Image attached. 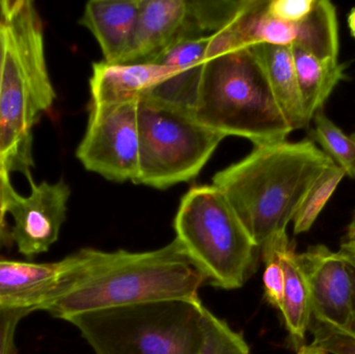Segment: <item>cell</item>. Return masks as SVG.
<instances>
[{"label": "cell", "instance_id": "obj_1", "mask_svg": "<svg viewBox=\"0 0 355 354\" xmlns=\"http://www.w3.org/2000/svg\"><path fill=\"white\" fill-rule=\"evenodd\" d=\"M62 294L43 311L62 320L78 314L173 299H198L204 274L175 238L155 251L81 249Z\"/></svg>", "mask_w": 355, "mask_h": 354}, {"label": "cell", "instance_id": "obj_2", "mask_svg": "<svg viewBox=\"0 0 355 354\" xmlns=\"http://www.w3.org/2000/svg\"><path fill=\"white\" fill-rule=\"evenodd\" d=\"M335 162L310 139L254 145L245 158L220 170L223 193L259 247L287 232L306 195Z\"/></svg>", "mask_w": 355, "mask_h": 354}, {"label": "cell", "instance_id": "obj_3", "mask_svg": "<svg viewBox=\"0 0 355 354\" xmlns=\"http://www.w3.org/2000/svg\"><path fill=\"white\" fill-rule=\"evenodd\" d=\"M6 52L0 94V168L33 182V130L56 95L46 64L43 25L29 0L0 1Z\"/></svg>", "mask_w": 355, "mask_h": 354}, {"label": "cell", "instance_id": "obj_4", "mask_svg": "<svg viewBox=\"0 0 355 354\" xmlns=\"http://www.w3.org/2000/svg\"><path fill=\"white\" fill-rule=\"evenodd\" d=\"M192 112L219 134L244 137L254 145L282 143L292 132L252 46L207 58Z\"/></svg>", "mask_w": 355, "mask_h": 354}, {"label": "cell", "instance_id": "obj_5", "mask_svg": "<svg viewBox=\"0 0 355 354\" xmlns=\"http://www.w3.org/2000/svg\"><path fill=\"white\" fill-rule=\"evenodd\" d=\"M208 312L198 297L110 308L67 321L96 354H198Z\"/></svg>", "mask_w": 355, "mask_h": 354}, {"label": "cell", "instance_id": "obj_6", "mask_svg": "<svg viewBox=\"0 0 355 354\" xmlns=\"http://www.w3.org/2000/svg\"><path fill=\"white\" fill-rule=\"evenodd\" d=\"M174 229L188 257L213 286L241 288L254 272L260 247L214 185L189 189L182 197Z\"/></svg>", "mask_w": 355, "mask_h": 354}, {"label": "cell", "instance_id": "obj_7", "mask_svg": "<svg viewBox=\"0 0 355 354\" xmlns=\"http://www.w3.org/2000/svg\"><path fill=\"white\" fill-rule=\"evenodd\" d=\"M139 170L135 184L166 189L198 177L225 136L191 109L152 96L137 102Z\"/></svg>", "mask_w": 355, "mask_h": 354}, {"label": "cell", "instance_id": "obj_8", "mask_svg": "<svg viewBox=\"0 0 355 354\" xmlns=\"http://www.w3.org/2000/svg\"><path fill=\"white\" fill-rule=\"evenodd\" d=\"M266 3L267 0H250L231 26L213 35V49L223 52L266 44L300 48L319 57L339 60V24L337 10L331 1L318 0L312 14L302 22H286L269 16Z\"/></svg>", "mask_w": 355, "mask_h": 354}, {"label": "cell", "instance_id": "obj_9", "mask_svg": "<svg viewBox=\"0 0 355 354\" xmlns=\"http://www.w3.org/2000/svg\"><path fill=\"white\" fill-rule=\"evenodd\" d=\"M137 102L94 104L76 157L85 170L114 182L133 183L139 176Z\"/></svg>", "mask_w": 355, "mask_h": 354}, {"label": "cell", "instance_id": "obj_10", "mask_svg": "<svg viewBox=\"0 0 355 354\" xmlns=\"http://www.w3.org/2000/svg\"><path fill=\"white\" fill-rule=\"evenodd\" d=\"M29 184L28 197H21L12 187L10 189L6 210L14 220L12 241L23 256L31 259L49 251L58 241L66 222L71 189L64 180L39 185L33 181Z\"/></svg>", "mask_w": 355, "mask_h": 354}, {"label": "cell", "instance_id": "obj_11", "mask_svg": "<svg viewBox=\"0 0 355 354\" xmlns=\"http://www.w3.org/2000/svg\"><path fill=\"white\" fill-rule=\"evenodd\" d=\"M298 260L308 278L312 318L340 330L354 321V284L349 264L341 251L325 245H312Z\"/></svg>", "mask_w": 355, "mask_h": 354}, {"label": "cell", "instance_id": "obj_12", "mask_svg": "<svg viewBox=\"0 0 355 354\" xmlns=\"http://www.w3.org/2000/svg\"><path fill=\"white\" fill-rule=\"evenodd\" d=\"M71 265V256L48 263L0 258V308L43 311L64 290Z\"/></svg>", "mask_w": 355, "mask_h": 354}, {"label": "cell", "instance_id": "obj_13", "mask_svg": "<svg viewBox=\"0 0 355 354\" xmlns=\"http://www.w3.org/2000/svg\"><path fill=\"white\" fill-rule=\"evenodd\" d=\"M204 37L188 17L187 0H139V19L124 64L152 62L181 39Z\"/></svg>", "mask_w": 355, "mask_h": 354}, {"label": "cell", "instance_id": "obj_14", "mask_svg": "<svg viewBox=\"0 0 355 354\" xmlns=\"http://www.w3.org/2000/svg\"><path fill=\"white\" fill-rule=\"evenodd\" d=\"M172 75V70L152 62L112 64L95 62L89 79L94 104L139 101L150 96Z\"/></svg>", "mask_w": 355, "mask_h": 354}, {"label": "cell", "instance_id": "obj_15", "mask_svg": "<svg viewBox=\"0 0 355 354\" xmlns=\"http://www.w3.org/2000/svg\"><path fill=\"white\" fill-rule=\"evenodd\" d=\"M139 12V0H91L79 23L93 33L105 62L124 64L132 46Z\"/></svg>", "mask_w": 355, "mask_h": 354}, {"label": "cell", "instance_id": "obj_16", "mask_svg": "<svg viewBox=\"0 0 355 354\" xmlns=\"http://www.w3.org/2000/svg\"><path fill=\"white\" fill-rule=\"evenodd\" d=\"M210 39L211 35L181 39L154 60L172 75L150 96L192 110Z\"/></svg>", "mask_w": 355, "mask_h": 354}, {"label": "cell", "instance_id": "obj_17", "mask_svg": "<svg viewBox=\"0 0 355 354\" xmlns=\"http://www.w3.org/2000/svg\"><path fill=\"white\" fill-rule=\"evenodd\" d=\"M261 249L275 254L285 274V294L281 313L286 328L295 346L302 344L312 321L310 286L298 254L287 232L279 233L267 241Z\"/></svg>", "mask_w": 355, "mask_h": 354}, {"label": "cell", "instance_id": "obj_18", "mask_svg": "<svg viewBox=\"0 0 355 354\" xmlns=\"http://www.w3.org/2000/svg\"><path fill=\"white\" fill-rule=\"evenodd\" d=\"M262 62L275 102L292 131L309 126L291 47L252 45Z\"/></svg>", "mask_w": 355, "mask_h": 354}, {"label": "cell", "instance_id": "obj_19", "mask_svg": "<svg viewBox=\"0 0 355 354\" xmlns=\"http://www.w3.org/2000/svg\"><path fill=\"white\" fill-rule=\"evenodd\" d=\"M291 49L306 118L311 123L337 85L345 79V64L336 58L319 57L300 48Z\"/></svg>", "mask_w": 355, "mask_h": 354}, {"label": "cell", "instance_id": "obj_20", "mask_svg": "<svg viewBox=\"0 0 355 354\" xmlns=\"http://www.w3.org/2000/svg\"><path fill=\"white\" fill-rule=\"evenodd\" d=\"M313 122V141L345 172L346 176L355 180V134H346L323 110L315 114Z\"/></svg>", "mask_w": 355, "mask_h": 354}, {"label": "cell", "instance_id": "obj_21", "mask_svg": "<svg viewBox=\"0 0 355 354\" xmlns=\"http://www.w3.org/2000/svg\"><path fill=\"white\" fill-rule=\"evenodd\" d=\"M345 176V172L335 164L316 181L294 216V234H304L311 230Z\"/></svg>", "mask_w": 355, "mask_h": 354}, {"label": "cell", "instance_id": "obj_22", "mask_svg": "<svg viewBox=\"0 0 355 354\" xmlns=\"http://www.w3.org/2000/svg\"><path fill=\"white\" fill-rule=\"evenodd\" d=\"M250 0L242 1H200L187 0L188 16L200 35L218 33L231 26L245 10Z\"/></svg>", "mask_w": 355, "mask_h": 354}, {"label": "cell", "instance_id": "obj_23", "mask_svg": "<svg viewBox=\"0 0 355 354\" xmlns=\"http://www.w3.org/2000/svg\"><path fill=\"white\" fill-rule=\"evenodd\" d=\"M198 354H250V347L239 333L232 330L223 320L207 314L204 342Z\"/></svg>", "mask_w": 355, "mask_h": 354}, {"label": "cell", "instance_id": "obj_24", "mask_svg": "<svg viewBox=\"0 0 355 354\" xmlns=\"http://www.w3.org/2000/svg\"><path fill=\"white\" fill-rule=\"evenodd\" d=\"M312 345L327 354H355V322L348 330H340L324 322L313 319L310 328Z\"/></svg>", "mask_w": 355, "mask_h": 354}, {"label": "cell", "instance_id": "obj_25", "mask_svg": "<svg viewBox=\"0 0 355 354\" xmlns=\"http://www.w3.org/2000/svg\"><path fill=\"white\" fill-rule=\"evenodd\" d=\"M265 263L264 283L265 297L273 307L281 311L285 294V274L283 267L275 253L268 249H261Z\"/></svg>", "mask_w": 355, "mask_h": 354}, {"label": "cell", "instance_id": "obj_26", "mask_svg": "<svg viewBox=\"0 0 355 354\" xmlns=\"http://www.w3.org/2000/svg\"><path fill=\"white\" fill-rule=\"evenodd\" d=\"M318 0H267L269 16L286 22H302L312 14Z\"/></svg>", "mask_w": 355, "mask_h": 354}, {"label": "cell", "instance_id": "obj_27", "mask_svg": "<svg viewBox=\"0 0 355 354\" xmlns=\"http://www.w3.org/2000/svg\"><path fill=\"white\" fill-rule=\"evenodd\" d=\"M31 313L29 310L0 308V354H18L15 343L17 326Z\"/></svg>", "mask_w": 355, "mask_h": 354}, {"label": "cell", "instance_id": "obj_28", "mask_svg": "<svg viewBox=\"0 0 355 354\" xmlns=\"http://www.w3.org/2000/svg\"><path fill=\"white\" fill-rule=\"evenodd\" d=\"M10 172L0 168V249L12 242L10 230L8 229L6 215L8 214V195L12 188Z\"/></svg>", "mask_w": 355, "mask_h": 354}, {"label": "cell", "instance_id": "obj_29", "mask_svg": "<svg viewBox=\"0 0 355 354\" xmlns=\"http://www.w3.org/2000/svg\"><path fill=\"white\" fill-rule=\"evenodd\" d=\"M341 249H354L355 251V210L348 224L345 235L342 239Z\"/></svg>", "mask_w": 355, "mask_h": 354}, {"label": "cell", "instance_id": "obj_30", "mask_svg": "<svg viewBox=\"0 0 355 354\" xmlns=\"http://www.w3.org/2000/svg\"><path fill=\"white\" fill-rule=\"evenodd\" d=\"M6 52V31L3 22L0 20V94H1L2 72Z\"/></svg>", "mask_w": 355, "mask_h": 354}, {"label": "cell", "instance_id": "obj_31", "mask_svg": "<svg viewBox=\"0 0 355 354\" xmlns=\"http://www.w3.org/2000/svg\"><path fill=\"white\" fill-rule=\"evenodd\" d=\"M297 354H327L322 349L314 346V345H302L298 349Z\"/></svg>", "mask_w": 355, "mask_h": 354}, {"label": "cell", "instance_id": "obj_32", "mask_svg": "<svg viewBox=\"0 0 355 354\" xmlns=\"http://www.w3.org/2000/svg\"><path fill=\"white\" fill-rule=\"evenodd\" d=\"M348 27H349L350 33L355 39V6L352 8L347 17Z\"/></svg>", "mask_w": 355, "mask_h": 354}, {"label": "cell", "instance_id": "obj_33", "mask_svg": "<svg viewBox=\"0 0 355 354\" xmlns=\"http://www.w3.org/2000/svg\"><path fill=\"white\" fill-rule=\"evenodd\" d=\"M342 255L345 258L346 261L352 265L355 266V251L354 249H340Z\"/></svg>", "mask_w": 355, "mask_h": 354}, {"label": "cell", "instance_id": "obj_34", "mask_svg": "<svg viewBox=\"0 0 355 354\" xmlns=\"http://www.w3.org/2000/svg\"><path fill=\"white\" fill-rule=\"evenodd\" d=\"M348 263V262H347ZM349 264V263H348ZM350 274H352V284H354V322H355V266L349 264Z\"/></svg>", "mask_w": 355, "mask_h": 354}]
</instances>
